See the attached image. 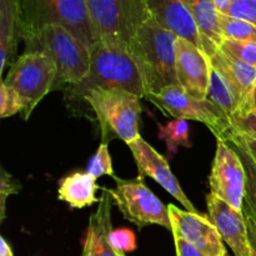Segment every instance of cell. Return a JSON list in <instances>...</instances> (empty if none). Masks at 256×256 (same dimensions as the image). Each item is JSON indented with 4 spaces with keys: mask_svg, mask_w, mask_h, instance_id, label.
<instances>
[{
    "mask_svg": "<svg viewBox=\"0 0 256 256\" xmlns=\"http://www.w3.org/2000/svg\"><path fill=\"white\" fill-rule=\"evenodd\" d=\"M110 244L116 252H132L136 249V236L130 229L112 230L110 234Z\"/></svg>",
    "mask_w": 256,
    "mask_h": 256,
    "instance_id": "28",
    "label": "cell"
},
{
    "mask_svg": "<svg viewBox=\"0 0 256 256\" xmlns=\"http://www.w3.org/2000/svg\"><path fill=\"white\" fill-rule=\"evenodd\" d=\"M219 29L222 39L256 42V25L226 14H219Z\"/></svg>",
    "mask_w": 256,
    "mask_h": 256,
    "instance_id": "23",
    "label": "cell"
},
{
    "mask_svg": "<svg viewBox=\"0 0 256 256\" xmlns=\"http://www.w3.org/2000/svg\"><path fill=\"white\" fill-rule=\"evenodd\" d=\"M226 256H230V255H229V254H228V255H226Z\"/></svg>",
    "mask_w": 256,
    "mask_h": 256,
    "instance_id": "39",
    "label": "cell"
},
{
    "mask_svg": "<svg viewBox=\"0 0 256 256\" xmlns=\"http://www.w3.org/2000/svg\"><path fill=\"white\" fill-rule=\"evenodd\" d=\"M230 2H232V0H214V4L219 14H226Z\"/></svg>",
    "mask_w": 256,
    "mask_h": 256,
    "instance_id": "36",
    "label": "cell"
},
{
    "mask_svg": "<svg viewBox=\"0 0 256 256\" xmlns=\"http://www.w3.org/2000/svg\"><path fill=\"white\" fill-rule=\"evenodd\" d=\"M24 110V102L12 88L8 86L4 82L0 85V118L12 116Z\"/></svg>",
    "mask_w": 256,
    "mask_h": 256,
    "instance_id": "27",
    "label": "cell"
},
{
    "mask_svg": "<svg viewBox=\"0 0 256 256\" xmlns=\"http://www.w3.org/2000/svg\"><path fill=\"white\" fill-rule=\"evenodd\" d=\"M248 114L256 115V84H255L254 90H252V99H250V104H249V112H248Z\"/></svg>",
    "mask_w": 256,
    "mask_h": 256,
    "instance_id": "37",
    "label": "cell"
},
{
    "mask_svg": "<svg viewBox=\"0 0 256 256\" xmlns=\"http://www.w3.org/2000/svg\"><path fill=\"white\" fill-rule=\"evenodd\" d=\"M232 125L234 130L256 138V115L246 114L232 118Z\"/></svg>",
    "mask_w": 256,
    "mask_h": 256,
    "instance_id": "31",
    "label": "cell"
},
{
    "mask_svg": "<svg viewBox=\"0 0 256 256\" xmlns=\"http://www.w3.org/2000/svg\"><path fill=\"white\" fill-rule=\"evenodd\" d=\"M176 78L180 86L196 99H206L210 60L200 48L182 38L176 40Z\"/></svg>",
    "mask_w": 256,
    "mask_h": 256,
    "instance_id": "14",
    "label": "cell"
},
{
    "mask_svg": "<svg viewBox=\"0 0 256 256\" xmlns=\"http://www.w3.org/2000/svg\"><path fill=\"white\" fill-rule=\"evenodd\" d=\"M232 129H234V128H232ZM230 135H232L234 139H236L238 142L246 149V152L252 155V158L256 162V138L252 136V135L245 134V132H236V130H232V132Z\"/></svg>",
    "mask_w": 256,
    "mask_h": 256,
    "instance_id": "32",
    "label": "cell"
},
{
    "mask_svg": "<svg viewBox=\"0 0 256 256\" xmlns=\"http://www.w3.org/2000/svg\"><path fill=\"white\" fill-rule=\"evenodd\" d=\"M116 186L108 189L112 200L126 220L139 229L146 225H160L172 232L169 209L164 202L145 185L142 176L124 180L114 176Z\"/></svg>",
    "mask_w": 256,
    "mask_h": 256,
    "instance_id": "9",
    "label": "cell"
},
{
    "mask_svg": "<svg viewBox=\"0 0 256 256\" xmlns=\"http://www.w3.org/2000/svg\"><path fill=\"white\" fill-rule=\"evenodd\" d=\"M99 189L96 178L88 172H75L59 182L58 199L66 202L72 209H84L100 202L96 196Z\"/></svg>",
    "mask_w": 256,
    "mask_h": 256,
    "instance_id": "19",
    "label": "cell"
},
{
    "mask_svg": "<svg viewBox=\"0 0 256 256\" xmlns=\"http://www.w3.org/2000/svg\"><path fill=\"white\" fill-rule=\"evenodd\" d=\"M208 100L219 106L232 120L238 112V102L234 92L224 76L210 64V84Z\"/></svg>",
    "mask_w": 256,
    "mask_h": 256,
    "instance_id": "21",
    "label": "cell"
},
{
    "mask_svg": "<svg viewBox=\"0 0 256 256\" xmlns=\"http://www.w3.org/2000/svg\"><path fill=\"white\" fill-rule=\"evenodd\" d=\"M208 216L234 256H252L249 229L244 212L236 210L212 192L206 196Z\"/></svg>",
    "mask_w": 256,
    "mask_h": 256,
    "instance_id": "12",
    "label": "cell"
},
{
    "mask_svg": "<svg viewBox=\"0 0 256 256\" xmlns=\"http://www.w3.org/2000/svg\"><path fill=\"white\" fill-rule=\"evenodd\" d=\"M226 142L234 148V150L242 159V165H244L245 176H246V179H245L244 208L252 212L256 220V162L252 158V155L246 152V149L232 135L228 138Z\"/></svg>",
    "mask_w": 256,
    "mask_h": 256,
    "instance_id": "22",
    "label": "cell"
},
{
    "mask_svg": "<svg viewBox=\"0 0 256 256\" xmlns=\"http://www.w3.org/2000/svg\"><path fill=\"white\" fill-rule=\"evenodd\" d=\"M22 190V185L18 182L4 168H2V175H0V220L5 219V204H6L8 196L12 194H18Z\"/></svg>",
    "mask_w": 256,
    "mask_h": 256,
    "instance_id": "30",
    "label": "cell"
},
{
    "mask_svg": "<svg viewBox=\"0 0 256 256\" xmlns=\"http://www.w3.org/2000/svg\"><path fill=\"white\" fill-rule=\"evenodd\" d=\"M82 102L89 105L102 128V142H109L110 135L126 144L140 138L142 115L140 98L122 90L95 89L88 92Z\"/></svg>",
    "mask_w": 256,
    "mask_h": 256,
    "instance_id": "5",
    "label": "cell"
},
{
    "mask_svg": "<svg viewBox=\"0 0 256 256\" xmlns=\"http://www.w3.org/2000/svg\"><path fill=\"white\" fill-rule=\"evenodd\" d=\"M152 15L166 29L202 50L196 24L182 0H148Z\"/></svg>",
    "mask_w": 256,
    "mask_h": 256,
    "instance_id": "16",
    "label": "cell"
},
{
    "mask_svg": "<svg viewBox=\"0 0 256 256\" xmlns=\"http://www.w3.org/2000/svg\"><path fill=\"white\" fill-rule=\"evenodd\" d=\"M226 15L256 25V0H232Z\"/></svg>",
    "mask_w": 256,
    "mask_h": 256,
    "instance_id": "29",
    "label": "cell"
},
{
    "mask_svg": "<svg viewBox=\"0 0 256 256\" xmlns=\"http://www.w3.org/2000/svg\"><path fill=\"white\" fill-rule=\"evenodd\" d=\"M178 36L154 16L138 29L129 50L142 72L146 94L170 85H179L176 78Z\"/></svg>",
    "mask_w": 256,
    "mask_h": 256,
    "instance_id": "2",
    "label": "cell"
},
{
    "mask_svg": "<svg viewBox=\"0 0 256 256\" xmlns=\"http://www.w3.org/2000/svg\"><path fill=\"white\" fill-rule=\"evenodd\" d=\"M20 39L18 0H0V72L15 62Z\"/></svg>",
    "mask_w": 256,
    "mask_h": 256,
    "instance_id": "20",
    "label": "cell"
},
{
    "mask_svg": "<svg viewBox=\"0 0 256 256\" xmlns=\"http://www.w3.org/2000/svg\"><path fill=\"white\" fill-rule=\"evenodd\" d=\"M118 256H126L124 252H118Z\"/></svg>",
    "mask_w": 256,
    "mask_h": 256,
    "instance_id": "38",
    "label": "cell"
},
{
    "mask_svg": "<svg viewBox=\"0 0 256 256\" xmlns=\"http://www.w3.org/2000/svg\"><path fill=\"white\" fill-rule=\"evenodd\" d=\"M245 179L244 165L234 148L226 140H218L216 152L209 176L210 192L242 212Z\"/></svg>",
    "mask_w": 256,
    "mask_h": 256,
    "instance_id": "10",
    "label": "cell"
},
{
    "mask_svg": "<svg viewBox=\"0 0 256 256\" xmlns=\"http://www.w3.org/2000/svg\"><path fill=\"white\" fill-rule=\"evenodd\" d=\"M144 99L175 119L194 120L206 125L218 140H226L232 132L230 118L208 99H196L180 85H170L158 92H149Z\"/></svg>",
    "mask_w": 256,
    "mask_h": 256,
    "instance_id": "8",
    "label": "cell"
},
{
    "mask_svg": "<svg viewBox=\"0 0 256 256\" xmlns=\"http://www.w3.org/2000/svg\"><path fill=\"white\" fill-rule=\"evenodd\" d=\"M192 14L202 42V52L210 54L222 42L219 29V12L214 0H182Z\"/></svg>",
    "mask_w": 256,
    "mask_h": 256,
    "instance_id": "18",
    "label": "cell"
},
{
    "mask_svg": "<svg viewBox=\"0 0 256 256\" xmlns=\"http://www.w3.org/2000/svg\"><path fill=\"white\" fill-rule=\"evenodd\" d=\"M129 149L132 150V156L139 169V175L150 176L154 179L162 189L166 190L174 199H176L188 212H198L192 202L185 192H182V186L178 182L176 178L172 174L168 160L162 155H160L149 142H145L142 136L138 138L134 142L128 144Z\"/></svg>",
    "mask_w": 256,
    "mask_h": 256,
    "instance_id": "13",
    "label": "cell"
},
{
    "mask_svg": "<svg viewBox=\"0 0 256 256\" xmlns=\"http://www.w3.org/2000/svg\"><path fill=\"white\" fill-rule=\"evenodd\" d=\"M219 49L225 54L256 68V42L244 40L222 39Z\"/></svg>",
    "mask_w": 256,
    "mask_h": 256,
    "instance_id": "25",
    "label": "cell"
},
{
    "mask_svg": "<svg viewBox=\"0 0 256 256\" xmlns=\"http://www.w3.org/2000/svg\"><path fill=\"white\" fill-rule=\"evenodd\" d=\"M242 212H244L245 218H246V224L248 229H249V238H250V244L252 248V256H256V220L252 216V212L248 209L242 208Z\"/></svg>",
    "mask_w": 256,
    "mask_h": 256,
    "instance_id": "34",
    "label": "cell"
},
{
    "mask_svg": "<svg viewBox=\"0 0 256 256\" xmlns=\"http://www.w3.org/2000/svg\"><path fill=\"white\" fill-rule=\"evenodd\" d=\"M206 55L210 64L226 79L234 92L238 102V112L235 116L246 115L256 84V68L225 54L219 48Z\"/></svg>",
    "mask_w": 256,
    "mask_h": 256,
    "instance_id": "15",
    "label": "cell"
},
{
    "mask_svg": "<svg viewBox=\"0 0 256 256\" xmlns=\"http://www.w3.org/2000/svg\"><path fill=\"white\" fill-rule=\"evenodd\" d=\"M20 38L34 39L48 25H62L88 49L99 42L86 0H18Z\"/></svg>",
    "mask_w": 256,
    "mask_h": 256,
    "instance_id": "3",
    "label": "cell"
},
{
    "mask_svg": "<svg viewBox=\"0 0 256 256\" xmlns=\"http://www.w3.org/2000/svg\"><path fill=\"white\" fill-rule=\"evenodd\" d=\"M172 232L196 248L205 256H226L224 240L210 222L209 216L179 209L175 205H168Z\"/></svg>",
    "mask_w": 256,
    "mask_h": 256,
    "instance_id": "11",
    "label": "cell"
},
{
    "mask_svg": "<svg viewBox=\"0 0 256 256\" xmlns=\"http://www.w3.org/2000/svg\"><path fill=\"white\" fill-rule=\"evenodd\" d=\"M86 172L94 178H96V179L100 176H104V175L115 176L112 156H110L109 152V145H108L106 142H102L99 145L96 152L88 164Z\"/></svg>",
    "mask_w": 256,
    "mask_h": 256,
    "instance_id": "26",
    "label": "cell"
},
{
    "mask_svg": "<svg viewBox=\"0 0 256 256\" xmlns=\"http://www.w3.org/2000/svg\"><path fill=\"white\" fill-rule=\"evenodd\" d=\"M25 48L44 52L55 62L56 79L52 90L79 84L90 70V50L62 25L45 26L34 39L25 42Z\"/></svg>",
    "mask_w": 256,
    "mask_h": 256,
    "instance_id": "4",
    "label": "cell"
},
{
    "mask_svg": "<svg viewBox=\"0 0 256 256\" xmlns=\"http://www.w3.org/2000/svg\"><path fill=\"white\" fill-rule=\"evenodd\" d=\"M55 79L56 66L49 55L40 50H25L2 82L20 95L24 102L22 118L28 120L45 95L52 92Z\"/></svg>",
    "mask_w": 256,
    "mask_h": 256,
    "instance_id": "6",
    "label": "cell"
},
{
    "mask_svg": "<svg viewBox=\"0 0 256 256\" xmlns=\"http://www.w3.org/2000/svg\"><path fill=\"white\" fill-rule=\"evenodd\" d=\"M99 40L129 46L135 32L152 16L148 0H86Z\"/></svg>",
    "mask_w": 256,
    "mask_h": 256,
    "instance_id": "7",
    "label": "cell"
},
{
    "mask_svg": "<svg viewBox=\"0 0 256 256\" xmlns=\"http://www.w3.org/2000/svg\"><path fill=\"white\" fill-rule=\"evenodd\" d=\"M95 89L122 90L145 98L144 80L128 45L106 40L95 42L90 49L89 72L82 82L68 88L66 98L82 102Z\"/></svg>",
    "mask_w": 256,
    "mask_h": 256,
    "instance_id": "1",
    "label": "cell"
},
{
    "mask_svg": "<svg viewBox=\"0 0 256 256\" xmlns=\"http://www.w3.org/2000/svg\"><path fill=\"white\" fill-rule=\"evenodd\" d=\"M172 238H174L176 256H205L202 252H200L196 248L192 246V245L189 244L188 242H185L182 238H180L179 235L172 234Z\"/></svg>",
    "mask_w": 256,
    "mask_h": 256,
    "instance_id": "33",
    "label": "cell"
},
{
    "mask_svg": "<svg viewBox=\"0 0 256 256\" xmlns=\"http://www.w3.org/2000/svg\"><path fill=\"white\" fill-rule=\"evenodd\" d=\"M159 138L166 142L168 149L172 152H176L179 146H192L189 140V124L188 120L184 119H175L166 125H159Z\"/></svg>",
    "mask_w": 256,
    "mask_h": 256,
    "instance_id": "24",
    "label": "cell"
},
{
    "mask_svg": "<svg viewBox=\"0 0 256 256\" xmlns=\"http://www.w3.org/2000/svg\"><path fill=\"white\" fill-rule=\"evenodd\" d=\"M102 190L99 208L90 216L82 256H118L109 239L112 232V204L114 200L108 189Z\"/></svg>",
    "mask_w": 256,
    "mask_h": 256,
    "instance_id": "17",
    "label": "cell"
},
{
    "mask_svg": "<svg viewBox=\"0 0 256 256\" xmlns=\"http://www.w3.org/2000/svg\"><path fill=\"white\" fill-rule=\"evenodd\" d=\"M0 256H14L12 246L2 236L0 238Z\"/></svg>",
    "mask_w": 256,
    "mask_h": 256,
    "instance_id": "35",
    "label": "cell"
}]
</instances>
